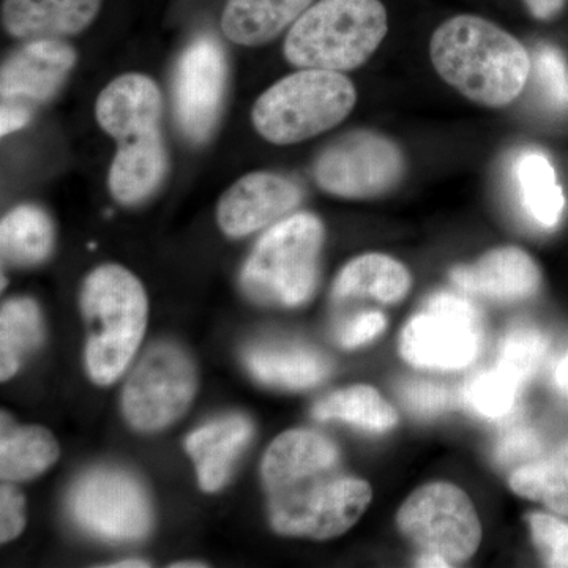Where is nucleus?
Here are the masks:
<instances>
[{
  "label": "nucleus",
  "mask_w": 568,
  "mask_h": 568,
  "mask_svg": "<svg viewBox=\"0 0 568 568\" xmlns=\"http://www.w3.org/2000/svg\"><path fill=\"white\" fill-rule=\"evenodd\" d=\"M301 186L284 175L246 174L223 194L216 222L227 237H245L282 219L302 203Z\"/></svg>",
  "instance_id": "obj_14"
},
{
  "label": "nucleus",
  "mask_w": 568,
  "mask_h": 568,
  "mask_svg": "<svg viewBox=\"0 0 568 568\" xmlns=\"http://www.w3.org/2000/svg\"><path fill=\"white\" fill-rule=\"evenodd\" d=\"M138 567H151V566H149V562H145V560H140V559L121 560V562L111 564V566H110V568H138Z\"/></svg>",
  "instance_id": "obj_39"
},
{
  "label": "nucleus",
  "mask_w": 568,
  "mask_h": 568,
  "mask_svg": "<svg viewBox=\"0 0 568 568\" xmlns=\"http://www.w3.org/2000/svg\"><path fill=\"white\" fill-rule=\"evenodd\" d=\"M250 372L268 386L315 387L331 375V362L323 354L304 346H261L246 355Z\"/></svg>",
  "instance_id": "obj_22"
},
{
  "label": "nucleus",
  "mask_w": 568,
  "mask_h": 568,
  "mask_svg": "<svg viewBox=\"0 0 568 568\" xmlns=\"http://www.w3.org/2000/svg\"><path fill=\"white\" fill-rule=\"evenodd\" d=\"M399 394L410 413L424 417L444 413L457 402V395L450 387L426 381H407Z\"/></svg>",
  "instance_id": "obj_33"
},
{
  "label": "nucleus",
  "mask_w": 568,
  "mask_h": 568,
  "mask_svg": "<svg viewBox=\"0 0 568 568\" xmlns=\"http://www.w3.org/2000/svg\"><path fill=\"white\" fill-rule=\"evenodd\" d=\"M429 55L448 85L487 108L514 103L532 70L521 41L476 14H458L443 22L433 33Z\"/></svg>",
  "instance_id": "obj_2"
},
{
  "label": "nucleus",
  "mask_w": 568,
  "mask_h": 568,
  "mask_svg": "<svg viewBox=\"0 0 568 568\" xmlns=\"http://www.w3.org/2000/svg\"><path fill=\"white\" fill-rule=\"evenodd\" d=\"M324 226L313 213H295L257 241L242 271V287L261 305L301 306L315 294Z\"/></svg>",
  "instance_id": "obj_5"
},
{
  "label": "nucleus",
  "mask_w": 568,
  "mask_h": 568,
  "mask_svg": "<svg viewBox=\"0 0 568 568\" xmlns=\"http://www.w3.org/2000/svg\"><path fill=\"white\" fill-rule=\"evenodd\" d=\"M534 67L545 95L556 106L568 108V63L558 48L549 44L538 48Z\"/></svg>",
  "instance_id": "obj_32"
},
{
  "label": "nucleus",
  "mask_w": 568,
  "mask_h": 568,
  "mask_svg": "<svg viewBox=\"0 0 568 568\" xmlns=\"http://www.w3.org/2000/svg\"><path fill=\"white\" fill-rule=\"evenodd\" d=\"M317 420H339L372 433L394 428L398 416L376 388L354 386L334 392L313 407Z\"/></svg>",
  "instance_id": "obj_26"
},
{
  "label": "nucleus",
  "mask_w": 568,
  "mask_h": 568,
  "mask_svg": "<svg viewBox=\"0 0 568 568\" xmlns=\"http://www.w3.org/2000/svg\"><path fill=\"white\" fill-rule=\"evenodd\" d=\"M173 568H200V567H205V564H201V562H193V560H190V562H179V564H173V566H171Z\"/></svg>",
  "instance_id": "obj_40"
},
{
  "label": "nucleus",
  "mask_w": 568,
  "mask_h": 568,
  "mask_svg": "<svg viewBox=\"0 0 568 568\" xmlns=\"http://www.w3.org/2000/svg\"><path fill=\"white\" fill-rule=\"evenodd\" d=\"M70 510L81 528L112 541L140 540L152 528L144 487L129 473L97 469L74 485Z\"/></svg>",
  "instance_id": "obj_12"
},
{
  "label": "nucleus",
  "mask_w": 568,
  "mask_h": 568,
  "mask_svg": "<svg viewBox=\"0 0 568 568\" xmlns=\"http://www.w3.org/2000/svg\"><path fill=\"white\" fill-rule=\"evenodd\" d=\"M162 108V92L152 78L126 73L100 93L95 118L104 133L122 142L160 130Z\"/></svg>",
  "instance_id": "obj_16"
},
{
  "label": "nucleus",
  "mask_w": 568,
  "mask_h": 568,
  "mask_svg": "<svg viewBox=\"0 0 568 568\" xmlns=\"http://www.w3.org/2000/svg\"><path fill=\"white\" fill-rule=\"evenodd\" d=\"M252 436V422L244 416L219 418L189 436L186 454L196 466L201 489L213 493L224 487L235 459L241 457Z\"/></svg>",
  "instance_id": "obj_18"
},
{
  "label": "nucleus",
  "mask_w": 568,
  "mask_h": 568,
  "mask_svg": "<svg viewBox=\"0 0 568 568\" xmlns=\"http://www.w3.org/2000/svg\"><path fill=\"white\" fill-rule=\"evenodd\" d=\"M168 171V153L160 130L119 142L111 163V194L118 203L140 204L151 196Z\"/></svg>",
  "instance_id": "obj_19"
},
{
  "label": "nucleus",
  "mask_w": 568,
  "mask_h": 568,
  "mask_svg": "<svg viewBox=\"0 0 568 568\" xmlns=\"http://www.w3.org/2000/svg\"><path fill=\"white\" fill-rule=\"evenodd\" d=\"M103 0H3L2 26L20 40L78 36L99 17Z\"/></svg>",
  "instance_id": "obj_17"
},
{
  "label": "nucleus",
  "mask_w": 568,
  "mask_h": 568,
  "mask_svg": "<svg viewBox=\"0 0 568 568\" xmlns=\"http://www.w3.org/2000/svg\"><path fill=\"white\" fill-rule=\"evenodd\" d=\"M26 526V500L21 493L10 485L0 489V541L13 540Z\"/></svg>",
  "instance_id": "obj_35"
},
{
  "label": "nucleus",
  "mask_w": 568,
  "mask_h": 568,
  "mask_svg": "<svg viewBox=\"0 0 568 568\" xmlns=\"http://www.w3.org/2000/svg\"><path fill=\"white\" fill-rule=\"evenodd\" d=\"M517 178L526 211L540 226L555 227L562 219L566 196L555 168L540 152H528L518 160Z\"/></svg>",
  "instance_id": "obj_28"
},
{
  "label": "nucleus",
  "mask_w": 568,
  "mask_h": 568,
  "mask_svg": "<svg viewBox=\"0 0 568 568\" xmlns=\"http://www.w3.org/2000/svg\"><path fill=\"white\" fill-rule=\"evenodd\" d=\"M43 342V321L32 298H11L0 312V379H10Z\"/></svg>",
  "instance_id": "obj_25"
},
{
  "label": "nucleus",
  "mask_w": 568,
  "mask_h": 568,
  "mask_svg": "<svg viewBox=\"0 0 568 568\" xmlns=\"http://www.w3.org/2000/svg\"><path fill=\"white\" fill-rule=\"evenodd\" d=\"M540 452V439L532 429L514 428L503 436L496 447V462L500 466H514L519 462H534Z\"/></svg>",
  "instance_id": "obj_34"
},
{
  "label": "nucleus",
  "mask_w": 568,
  "mask_h": 568,
  "mask_svg": "<svg viewBox=\"0 0 568 568\" xmlns=\"http://www.w3.org/2000/svg\"><path fill=\"white\" fill-rule=\"evenodd\" d=\"M315 0H227L222 31L241 47H261L293 26Z\"/></svg>",
  "instance_id": "obj_20"
},
{
  "label": "nucleus",
  "mask_w": 568,
  "mask_h": 568,
  "mask_svg": "<svg viewBox=\"0 0 568 568\" xmlns=\"http://www.w3.org/2000/svg\"><path fill=\"white\" fill-rule=\"evenodd\" d=\"M226 58L219 41L200 37L179 59L174 73L175 121L193 142L211 136L222 110Z\"/></svg>",
  "instance_id": "obj_13"
},
{
  "label": "nucleus",
  "mask_w": 568,
  "mask_h": 568,
  "mask_svg": "<svg viewBox=\"0 0 568 568\" xmlns=\"http://www.w3.org/2000/svg\"><path fill=\"white\" fill-rule=\"evenodd\" d=\"M386 316L379 312H365L354 316L343 325L338 334V343L346 349H355V347L372 342L377 335L383 334L386 328Z\"/></svg>",
  "instance_id": "obj_36"
},
{
  "label": "nucleus",
  "mask_w": 568,
  "mask_h": 568,
  "mask_svg": "<svg viewBox=\"0 0 568 568\" xmlns=\"http://www.w3.org/2000/svg\"><path fill=\"white\" fill-rule=\"evenodd\" d=\"M452 282L467 294L496 302H519L540 290L541 272L536 261L517 246H504L485 254L476 264L458 265Z\"/></svg>",
  "instance_id": "obj_15"
},
{
  "label": "nucleus",
  "mask_w": 568,
  "mask_h": 568,
  "mask_svg": "<svg viewBox=\"0 0 568 568\" xmlns=\"http://www.w3.org/2000/svg\"><path fill=\"white\" fill-rule=\"evenodd\" d=\"M508 484L518 496L538 500L568 517V443L545 458L517 467Z\"/></svg>",
  "instance_id": "obj_27"
},
{
  "label": "nucleus",
  "mask_w": 568,
  "mask_h": 568,
  "mask_svg": "<svg viewBox=\"0 0 568 568\" xmlns=\"http://www.w3.org/2000/svg\"><path fill=\"white\" fill-rule=\"evenodd\" d=\"M261 477L272 528L282 536H343L372 503V487L346 476L338 447L310 429H291L265 452Z\"/></svg>",
  "instance_id": "obj_1"
},
{
  "label": "nucleus",
  "mask_w": 568,
  "mask_h": 568,
  "mask_svg": "<svg viewBox=\"0 0 568 568\" xmlns=\"http://www.w3.org/2000/svg\"><path fill=\"white\" fill-rule=\"evenodd\" d=\"M59 458V444L51 432L41 426L11 425L2 414L0 435V476L7 481H24L39 477Z\"/></svg>",
  "instance_id": "obj_23"
},
{
  "label": "nucleus",
  "mask_w": 568,
  "mask_h": 568,
  "mask_svg": "<svg viewBox=\"0 0 568 568\" xmlns=\"http://www.w3.org/2000/svg\"><path fill=\"white\" fill-rule=\"evenodd\" d=\"M555 383L556 387L568 398V353L556 364Z\"/></svg>",
  "instance_id": "obj_38"
},
{
  "label": "nucleus",
  "mask_w": 568,
  "mask_h": 568,
  "mask_svg": "<svg viewBox=\"0 0 568 568\" xmlns=\"http://www.w3.org/2000/svg\"><path fill=\"white\" fill-rule=\"evenodd\" d=\"M547 353V336L538 328L532 325H515L500 342L497 365L525 384L536 375Z\"/></svg>",
  "instance_id": "obj_30"
},
{
  "label": "nucleus",
  "mask_w": 568,
  "mask_h": 568,
  "mask_svg": "<svg viewBox=\"0 0 568 568\" xmlns=\"http://www.w3.org/2000/svg\"><path fill=\"white\" fill-rule=\"evenodd\" d=\"M78 54L62 39L31 40L13 52L0 71L2 136L21 130L36 108L50 102L67 81Z\"/></svg>",
  "instance_id": "obj_11"
},
{
  "label": "nucleus",
  "mask_w": 568,
  "mask_h": 568,
  "mask_svg": "<svg viewBox=\"0 0 568 568\" xmlns=\"http://www.w3.org/2000/svg\"><path fill=\"white\" fill-rule=\"evenodd\" d=\"M196 388L192 357L174 343H153L123 387V416L138 432H160L189 410Z\"/></svg>",
  "instance_id": "obj_8"
},
{
  "label": "nucleus",
  "mask_w": 568,
  "mask_h": 568,
  "mask_svg": "<svg viewBox=\"0 0 568 568\" xmlns=\"http://www.w3.org/2000/svg\"><path fill=\"white\" fill-rule=\"evenodd\" d=\"M387 32L381 0H320L291 26L284 58L301 69L342 73L368 62Z\"/></svg>",
  "instance_id": "obj_4"
},
{
  "label": "nucleus",
  "mask_w": 568,
  "mask_h": 568,
  "mask_svg": "<svg viewBox=\"0 0 568 568\" xmlns=\"http://www.w3.org/2000/svg\"><path fill=\"white\" fill-rule=\"evenodd\" d=\"M398 529L422 549L420 567L462 566L481 541L480 519L469 496L452 484L417 488L399 508Z\"/></svg>",
  "instance_id": "obj_7"
},
{
  "label": "nucleus",
  "mask_w": 568,
  "mask_h": 568,
  "mask_svg": "<svg viewBox=\"0 0 568 568\" xmlns=\"http://www.w3.org/2000/svg\"><path fill=\"white\" fill-rule=\"evenodd\" d=\"M534 544L549 567H568V523L551 515L529 517Z\"/></svg>",
  "instance_id": "obj_31"
},
{
  "label": "nucleus",
  "mask_w": 568,
  "mask_h": 568,
  "mask_svg": "<svg viewBox=\"0 0 568 568\" xmlns=\"http://www.w3.org/2000/svg\"><path fill=\"white\" fill-rule=\"evenodd\" d=\"M410 287L407 268L386 254H364L355 257L339 272L334 284L336 302L351 298H373L381 304H396Z\"/></svg>",
  "instance_id": "obj_21"
},
{
  "label": "nucleus",
  "mask_w": 568,
  "mask_h": 568,
  "mask_svg": "<svg viewBox=\"0 0 568 568\" xmlns=\"http://www.w3.org/2000/svg\"><path fill=\"white\" fill-rule=\"evenodd\" d=\"M484 323L467 297L439 293L403 328L399 353L418 368L462 369L476 361Z\"/></svg>",
  "instance_id": "obj_9"
},
{
  "label": "nucleus",
  "mask_w": 568,
  "mask_h": 568,
  "mask_svg": "<svg viewBox=\"0 0 568 568\" xmlns=\"http://www.w3.org/2000/svg\"><path fill=\"white\" fill-rule=\"evenodd\" d=\"M148 308L140 280L122 265H102L84 280L85 366L93 383L110 386L129 368L148 327Z\"/></svg>",
  "instance_id": "obj_3"
},
{
  "label": "nucleus",
  "mask_w": 568,
  "mask_h": 568,
  "mask_svg": "<svg viewBox=\"0 0 568 568\" xmlns=\"http://www.w3.org/2000/svg\"><path fill=\"white\" fill-rule=\"evenodd\" d=\"M523 2L536 20L549 21L558 17L566 7L567 0H523Z\"/></svg>",
  "instance_id": "obj_37"
},
{
  "label": "nucleus",
  "mask_w": 568,
  "mask_h": 568,
  "mask_svg": "<svg viewBox=\"0 0 568 568\" xmlns=\"http://www.w3.org/2000/svg\"><path fill=\"white\" fill-rule=\"evenodd\" d=\"M357 102L338 71L304 69L275 82L254 103V129L276 145L297 144L345 121Z\"/></svg>",
  "instance_id": "obj_6"
},
{
  "label": "nucleus",
  "mask_w": 568,
  "mask_h": 568,
  "mask_svg": "<svg viewBox=\"0 0 568 568\" xmlns=\"http://www.w3.org/2000/svg\"><path fill=\"white\" fill-rule=\"evenodd\" d=\"M316 183L346 200H369L394 190L405 174L398 145L373 132H353L324 149L315 163Z\"/></svg>",
  "instance_id": "obj_10"
},
{
  "label": "nucleus",
  "mask_w": 568,
  "mask_h": 568,
  "mask_svg": "<svg viewBox=\"0 0 568 568\" xmlns=\"http://www.w3.org/2000/svg\"><path fill=\"white\" fill-rule=\"evenodd\" d=\"M521 387V381L496 364L495 368L478 373L467 381L463 398L478 416L500 418L515 409Z\"/></svg>",
  "instance_id": "obj_29"
},
{
  "label": "nucleus",
  "mask_w": 568,
  "mask_h": 568,
  "mask_svg": "<svg viewBox=\"0 0 568 568\" xmlns=\"http://www.w3.org/2000/svg\"><path fill=\"white\" fill-rule=\"evenodd\" d=\"M54 246L50 216L36 205H20L0 223V252L3 263L31 267L43 263Z\"/></svg>",
  "instance_id": "obj_24"
}]
</instances>
